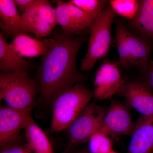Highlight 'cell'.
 I'll return each mask as SVG.
<instances>
[{
  "mask_svg": "<svg viewBox=\"0 0 153 153\" xmlns=\"http://www.w3.org/2000/svg\"><path fill=\"white\" fill-rule=\"evenodd\" d=\"M40 1L36 0L31 7L22 15L29 33L35 34L38 39L48 36L54 29L41 16L39 10Z\"/></svg>",
  "mask_w": 153,
  "mask_h": 153,
  "instance_id": "obj_17",
  "label": "cell"
},
{
  "mask_svg": "<svg viewBox=\"0 0 153 153\" xmlns=\"http://www.w3.org/2000/svg\"><path fill=\"white\" fill-rule=\"evenodd\" d=\"M115 15L109 5L96 17L88 28V48L81 61V71L91 70L99 60L108 54L112 44L111 27Z\"/></svg>",
  "mask_w": 153,
  "mask_h": 153,
  "instance_id": "obj_4",
  "label": "cell"
},
{
  "mask_svg": "<svg viewBox=\"0 0 153 153\" xmlns=\"http://www.w3.org/2000/svg\"><path fill=\"white\" fill-rule=\"evenodd\" d=\"M51 41V38L37 39L28 34H21L13 38L9 46L19 56L32 58L45 55L49 49Z\"/></svg>",
  "mask_w": 153,
  "mask_h": 153,
  "instance_id": "obj_14",
  "label": "cell"
},
{
  "mask_svg": "<svg viewBox=\"0 0 153 153\" xmlns=\"http://www.w3.org/2000/svg\"><path fill=\"white\" fill-rule=\"evenodd\" d=\"M51 39L36 74L41 98L50 103L60 92L86 79L77 69L76 61L79 49L87 40L83 35L70 36L57 29Z\"/></svg>",
  "mask_w": 153,
  "mask_h": 153,
  "instance_id": "obj_1",
  "label": "cell"
},
{
  "mask_svg": "<svg viewBox=\"0 0 153 153\" xmlns=\"http://www.w3.org/2000/svg\"><path fill=\"white\" fill-rule=\"evenodd\" d=\"M0 153H34L27 143L1 148Z\"/></svg>",
  "mask_w": 153,
  "mask_h": 153,
  "instance_id": "obj_24",
  "label": "cell"
},
{
  "mask_svg": "<svg viewBox=\"0 0 153 153\" xmlns=\"http://www.w3.org/2000/svg\"><path fill=\"white\" fill-rule=\"evenodd\" d=\"M16 6L21 13V16L31 7L35 3L36 0H13Z\"/></svg>",
  "mask_w": 153,
  "mask_h": 153,
  "instance_id": "obj_26",
  "label": "cell"
},
{
  "mask_svg": "<svg viewBox=\"0 0 153 153\" xmlns=\"http://www.w3.org/2000/svg\"><path fill=\"white\" fill-rule=\"evenodd\" d=\"M55 13L57 24L61 27L63 32L70 36H77L68 12V2L57 1Z\"/></svg>",
  "mask_w": 153,
  "mask_h": 153,
  "instance_id": "obj_20",
  "label": "cell"
},
{
  "mask_svg": "<svg viewBox=\"0 0 153 153\" xmlns=\"http://www.w3.org/2000/svg\"><path fill=\"white\" fill-rule=\"evenodd\" d=\"M26 142L34 153H55L47 134L31 117L25 127Z\"/></svg>",
  "mask_w": 153,
  "mask_h": 153,
  "instance_id": "obj_16",
  "label": "cell"
},
{
  "mask_svg": "<svg viewBox=\"0 0 153 153\" xmlns=\"http://www.w3.org/2000/svg\"><path fill=\"white\" fill-rule=\"evenodd\" d=\"M88 142V148L91 153H106L113 150L112 139L100 131L94 134Z\"/></svg>",
  "mask_w": 153,
  "mask_h": 153,
  "instance_id": "obj_21",
  "label": "cell"
},
{
  "mask_svg": "<svg viewBox=\"0 0 153 153\" xmlns=\"http://www.w3.org/2000/svg\"><path fill=\"white\" fill-rule=\"evenodd\" d=\"M63 153H91L88 148L75 149H66Z\"/></svg>",
  "mask_w": 153,
  "mask_h": 153,
  "instance_id": "obj_27",
  "label": "cell"
},
{
  "mask_svg": "<svg viewBox=\"0 0 153 153\" xmlns=\"http://www.w3.org/2000/svg\"><path fill=\"white\" fill-rule=\"evenodd\" d=\"M115 40L119 67H137L141 72L147 67L151 52L149 44L132 33L123 21L116 24Z\"/></svg>",
  "mask_w": 153,
  "mask_h": 153,
  "instance_id": "obj_5",
  "label": "cell"
},
{
  "mask_svg": "<svg viewBox=\"0 0 153 153\" xmlns=\"http://www.w3.org/2000/svg\"><path fill=\"white\" fill-rule=\"evenodd\" d=\"M125 83L117 62L105 60L96 72L94 82V99L104 100L118 94Z\"/></svg>",
  "mask_w": 153,
  "mask_h": 153,
  "instance_id": "obj_9",
  "label": "cell"
},
{
  "mask_svg": "<svg viewBox=\"0 0 153 153\" xmlns=\"http://www.w3.org/2000/svg\"><path fill=\"white\" fill-rule=\"evenodd\" d=\"M126 153H152L153 151V116H141L135 123Z\"/></svg>",
  "mask_w": 153,
  "mask_h": 153,
  "instance_id": "obj_12",
  "label": "cell"
},
{
  "mask_svg": "<svg viewBox=\"0 0 153 153\" xmlns=\"http://www.w3.org/2000/svg\"><path fill=\"white\" fill-rule=\"evenodd\" d=\"M68 5L71 22L77 35H83L95 19L69 1L68 2Z\"/></svg>",
  "mask_w": 153,
  "mask_h": 153,
  "instance_id": "obj_18",
  "label": "cell"
},
{
  "mask_svg": "<svg viewBox=\"0 0 153 153\" xmlns=\"http://www.w3.org/2000/svg\"><path fill=\"white\" fill-rule=\"evenodd\" d=\"M153 91L143 81L125 82L118 94L141 116H153Z\"/></svg>",
  "mask_w": 153,
  "mask_h": 153,
  "instance_id": "obj_10",
  "label": "cell"
},
{
  "mask_svg": "<svg viewBox=\"0 0 153 153\" xmlns=\"http://www.w3.org/2000/svg\"><path fill=\"white\" fill-rule=\"evenodd\" d=\"M130 108L126 102L113 100L107 110L99 131L115 138L131 135L135 123Z\"/></svg>",
  "mask_w": 153,
  "mask_h": 153,
  "instance_id": "obj_8",
  "label": "cell"
},
{
  "mask_svg": "<svg viewBox=\"0 0 153 153\" xmlns=\"http://www.w3.org/2000/svg\"><path fill=\"white\" fill-rule=\"evenodd\" d=\"M69 2L94 19L109 5L106 0H71Z\"/></svg>",
  "mask_w": 153,
  "mask_h": 153,
  "instance_id": "obj_22",
  "label": "cell"
},
{
  "mask_svg": "<svg viewBox=\"0 0 153 153\" xmlns=\"http://www.w3.org/2000/svg\"><path fill=\"white\" fill-rule=\"evenodd\" d=\"M32 64L29 60L19 56L9 46L6 37L0 33V71L1 73L18 72L29 73Z\"/></svg>",
  "mask_w": 153,
  "mask_h": 153,
  "instance_id": "obj_15",
  "label": "cell"
},
{
  "mask_svg": "<svg viewBox=\"0 0 153 153\" xmlns=\"http://www.w3.org/2000/svg\"><path fill=\"white\" fill-rule=\"evenodd\" d=\"M140 3V0H111L109 5L115 14L129 21L135 16Z\"/></svg>",
  "mask_w": 153,
  "mask_h": 153,
  "instance_id": "obj_19",
  "label": "cell"
},
{
  "mask_svg": "<svg viewBox=\"0 0 153 153\" xmlns=\"http://www.w3.org/2000/svg\"><path fill=\"white\" fill-rule=\"evenodd\" d=\"M106 153H119L117 152H115V151L113 150H112L110 151V152H108Z\"/></svg>",
  "mask_w": 153,
  "mask_h": 153,
  "instance_id": "obj_28",
  "label": "cell"
},
{
  "mask_svg": "<svg viewBox=\"0 0 153 153\" xmlns=\"http://www.w3.org/2000/svg\"><path fill=\"white\" fill-rule=\"evenodd\" d=\"M128 22L132 33L148 43L153 41V0H140L135 16Z\"/></svg>",
  "mask_w": 153,
  "mask_h": 153,
  "instance_id": "obj_13",
  "label": "cell"
},
{
  "mask_svg": "<svg viewBox=\"0 0 153 153\" xmlns=\"http://www.w3.org/2000/svg\"><path fill=\"white\" fill-rule=\"evenodd\" d=\"M39 10L41 16L49 25L55 28V26L57 25L55 9L52 7L49 1L41 0Z\"/></svg>",
  "mask_w": 153,
  "mask_h": 153,
  "instance_id": "obj_23",
  "label": "cell"
},
{
  "mask_svg": "<svg viewBox=\"0 0 153 153\" xmlns=\"http://www.w3.org/2000/svg\"><path fill=\"white\" fill-rule=\"evenodd\" d=\"M33 108L19 109L7 105L0 107V147H6L22 143L21 132L31 117Z\"/></svg>",
  "mask_w": 153,
  "mask_h": 153,
  "instance_id": "obj_7",
  "label": "cell"
},
{
  "mask_svg": "<svg viewBox=\"0 0 153 153\" xmlns=\"http://www.w3.org/2000/svg\"><path fill=\"white\" fill-rule=\"evenodd\" d=\"M93 98V91L82 82L59 93L51 103V131L57 132L67 129Z\"/></svg>",
  "mask_w": 153,
  "mask_h": 153,
  "instance_id": "obj_2",
  "label": "cell"
},
{
  "mask_svg": "<svg viewBox=\"0 0 153 153\" xmlns=\"http://www.w3.org/2000/svg\"><path fill=\"white\" fill-rule=\"evenodd\" d=\"M141 72L143 81L153 91V60L150 61L147 67Z\"/></svg>",
  "mask_w": 153,
  "mask_h": 153,
  "instance_id": "obj_25",
  "label": "cell"
},
{
  "mask_svg": "<svg viewBox=\"0 0 153 153\" xmlns=\"http://www.w3.org/2000/svg\"><path fill=\"white\" fill-rule=\"evenodd\" d=\"M106 111L99 105L89 103L67 128L69 144L66 149L88 142L100 129Z\"/></svg>",
  "mask_w": 153,
  "mask_h": 153,
  "instance_id": "obj_6",
  "label": "cell"
},
{
  "mask_svg": "<svg viewBox=\"0 0 153 153\" xmlns=\"http://www.w3.org/2000/svg\"><path fill=\"white\" fill-rule=\"evenodd\" d=\"M0 28L9 38L30 33L13 0H0Z\"/></svg>",
  "mask_w": 153,
  "mask_h": 153,
  "instance_id": "obj_11",
  "label": "cell"
},
{
  "mask_svg": "<svg viewBox=\"0 0 153 153\" xmlns=\"http://www.w3.org/2000/svg\"><path fill=\"white\" fill-rule=\"evenodd\" d=\"M38 80L27 72L0 73V100L13 108L25 109L33 108L40 94Z\"/></svg>",
  "mask_w": 153,
  "mask_h": 153,
  "instance_id": "obj_3",
  "label": "cell"
}]
</instances>
